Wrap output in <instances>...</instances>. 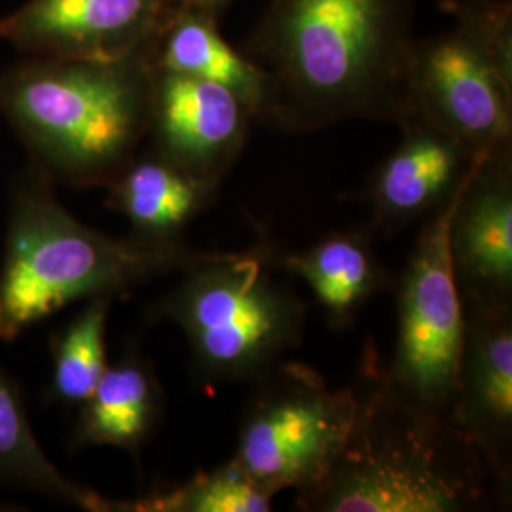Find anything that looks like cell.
<instances>
[{
  "instance_id": "44dd1931",
  "label": "cell",
  "mask_w": 512,
  "mask_h": 512,
  "mask_svg": "<svg viewBox=\"0 0 512 512\" xmlns=\"http://www.w3.org/2000/svg\"><path fill=\"white\" fill-rule=\"evenodd\" d=\"M440 8L454 27L488 55L501 73L512 78L511 0H442Z\"/></svg>"
},
{
  "instance_id": "8992f818",
  "label": "cell",
  "mask_w": 512,
  "mask_h": 512,
  "mask_svg": "<svg viewBox=\"0 0 512 512\" xmlns=\"http://www.w3.org/2000/svg\"><path fill=\"white\" fill-rule=\"evenodd\" d=\"M232 459L260 488L302 492L329 471L353 425V387L330 389L311 366L283 359L253 384Z\"/></svg>"
},
{
  "instance_id": "d6986e66",
  "label": "cell",
  "mask_w": 512,
  "mask_h": 512,
  "mask_svg": "<svg viewBox=\"0 0 512 512\" xmlns=\"http://www.w3.org/2000/svg\"><path fill=\"white\" fill-rule=\"evenodd\" d=\"M274 495L243 473L234 459L183 484L137 499H114L112 512H270Z\"/></svg>"
},
{
  "instance_id": "2e32d148",
  "label": "cell",
  "mask_w": 512,
  "mask_h": 512,
  "mask_svg": "<svg viewBox=\"0 0 512 512\" xmlns=\"http://www.w3.org/2000/svg\"><path fill=\"white\" fill-rule=\"evenodd\" d=\"M156 71L184 74L236 93L262 122L268 103L266 76L220 33V19L175 4L150 42Z\"/></svg>"
},
{
  "instance_id": "52a82bcc",
  "label": "cell",
  "mask_w": 512,
  "mask_h": 512,
  "mask_svg": "<svg viewBox=\"0 0 512 512\" xmlns=\"http://www.w3.org/2000/svg\"><path fill=\"white\" fill-rule=\"evenodd\" d=\"M458 194L423 220L395 283L397 342L393 359L385 363V376L404 401L446 420L456 399L465 329L463 300L448 255V226Z\"/></svg>"
},
{
  "instance_id": "277c9868",
  "label": "cell",
  "mask_w": 512,
  "mask_h": 512,
  "mask_svg": "<svg viewBox=\"0 0 512 512\" xmlns=\"http://www.w3.org/2000/svg\"><path fill=\"white\" fill-rule=\"evenodd\" d=\"M203 251L112 238L80 222L35 165L10 186L0 266V340L14 342L73 302L116 298L165 275L181 274Z\"/></svg>"
},
{
  "instance_id": "5bb4252c",
  "label": "cell",
  "mask_w": 512,
  "mask_h": 512,
  "mask_svg": "<svg viewBox=\"0 0 512 512\" xmlns=\"http://www.w3.org/2000/svg\"><path fill=\"white\" fill-rule=\"evenodd\" d=\"M107 188L110 209L128 220L133 238L177 245L184 243L186 228L215 203L220 183L198 177L150 148L137 154Z\"/></svg>"
},
{
  "instance_id": "30bf717a",
  "label": "cell",
  "mask_w": 512,
  "mask_h": 512,
  "mask_svg": "<svg viewBox=\"0 0 512 512\" xmlns=\"http://www.w3.org/2000/svg\"><path fill=\"white\" fill-rule=\"evenodd\" d=\"M253 122L249 107L219 84L156 71L147 139L154 152L186 171L222 183Z\"/></svg>"
},
{
  "instance_id": "7c38bea8",
  "label": "cell",
  "mask_w": 512,
  "mask_h": 512,
  "mask_svg": "<svg viewBox=\"0 0 512 512\" xmlns=\"http://www.w3.org/2000/svg\"><path fill=\"white\" fill-rule=\"evenodd\" d=\"M448 255L465 304L512 308V147L480 156L461 186Z\"/></svg>"
},
{
  "instance_id": "ba28073f",
  "label": "cell",
  "mask_w": 512,
  "mask_h": 512,
  "mask_svg": "<svg viewBox=\"0 0 512 512\" xmlns=\"http://www.w3.org/2000/svg\"><path fill=\"white\" fill-rule=\"evenodd\" d=\"M412 105L476 154L512 147V78L458 27L418 40Z\"/></svg>"
},
{
  "instance_id": "e0dca14e",
  "label": "cell",
  "mask_w": 512,
  "mask_h": 512,
  "mask_svg": "<svg viewBox=\"0 0 512 512\" xmlns=\"http://www.w3.org/2000/svg\"><path fill=\"white\" fill-rule=\"evenodd\" d=\"M164 412V391L147 359L129 349L107 366L92 395L80 404L71 446H114L135 458Z\"/></svg>"
},
{
  "instance_id": "3957f363",
  "label": "cell",
  "mask_w": 512,
  "mask_h": 512,
  "mask_svg": "<svg viewBox=\"0 0 512 512\" xmlns=\"http://www.w3.org/2000/svg\"><path fill=\"white\" fill-rule=\"evenodd\" d=\"M150 46L120 59L21 55L0 71V116L55 186L107 188L147 141Z\"/></svg>"
},
{
  "instance_id": "ffe728a7",
  "label": "cell",
  "mask_w": 512,
  "mask_h": 512,
  "mask_svg": "<svg viewBox=\"0 0 512 512\" xmlns=\"http://www.w3.org/2000/svg\"><path fill=\"white\" fill-rule=\"evenodd\" d=\"M112 298H92L61 330L52 348V397L63 404L84 403L105 374L107 321Z\"/></svg>"
},
{
  "instance_id": "7a4b0ae2",
  "label": "cell",
  "mask_w": 512,
  "mask_h": 512,
  "mask_svg": "<svg viewBox=\"0 0 512 512\" xmlns=\"http://www.w3.org/2000/svg\"><path fill=\"white\" fill-rule=\"evenodd\" d=\"M357 410L329 471L296 492L304 512H475L511 505L473 442L404 401L368 340L353 380Z\"/></svg>"
},
{
  "instance_id": "7402d4cb",
  "label": "cell",
  "mask_w": 512,
  "mask_h": 512,
  "mask_svg": "<svg viewBox=\"0 0 512 512\" xmlns=\"http://www.w3.org/2000/svg\"><path fill=\"white\" fill-rule=\"evenodd\" d=\"M232 2L234 0H175V4H179V6L202 10V12H207V14L219 19L224 18V14L228 12Z\"/></svg>"
},
{
  "instance_id": "9a60e30c",
  "label": "cell",
  "mask_w": 512,
  "mask_h": 512,
  "mask_svg": "<svg viewBox=\"0 0 512 512\" xmlns=\"http://www.w3.org/2000/svg\"><path fill=\"white\" fill-rule=\"evenodd\" d=\"M277 270L304 279L330 327L349 329L376 296L395 289V277L376 255L372 232H334L300 253L274 249Z\"/></svg>"
},
{
  "instance_id": "4fadbf2b",
  "label": "cell",
  "mask_w": 512,
  "mask_h": 512,
  "mask_svg": "<svg viewBox=\"0 0 512 512\" xmlns=\"http://www.w3.org/2000/svg\"><path fill=\"white\" fill-rule=\"evenodd\" d=\"M397 128L401 143L376 169L368 188L372 230L384 236H397L439 211L484 156L418 116Z\"/></svg>"
},
{
  "instance_id": "9c48e42d",
  "label": "cell",
  "mask_w": 512,
  "mask_h": 512,
  "mask_svg": "<svg viewBox=\"0 0 512 512\" xmlns=\"http://www.w3.org/2000/svg\"><path fill=\"white\" fill-rule=\"evenodd\" d=\"M175 0H25L0 14V42L19 55L120 59L143 52Z\"/></svg>"
},
{
  "instance_id": "ac0fdd59",
  "label": "cell",
  "mask_w": 512,
  "mask_h": 512,
  "mask_svg": "<svg viewBox=\"0 0 512 512\" xmlns=\"http://www.w3.org/2000/svg\"><path fill=\"white\" fill-rule=\"evenodd\" d=\"M0 484L88 512H112L103 497L63 475L40 446L19 387L0 366Z\"/></svg>"
},
{
  "instance_id": "5b68a950",
  "label": "cell",
  "mask_w": 512,
  "mask_h": 512,
  "mask_svg": "<svg viewBox=\"0 0 512 512\" xmlns=\"http://www.w3.org/2000/svg\"><path fill=\"white\" fill-rule=\"evenodd\" d=\"M274 241L260 234L241 253H203L152 308L183 330L196 382L253 384L298 348L308 306L279 281Z\"/></svg>"
},
{
  "instance_id": "6da1fadb",
  "label": "cell",
  "mask_w": 512,
  "mask_h": 512,
  "mask_svg": "<svg viewBox=\"0 0 512 512\" xmlns=\"http://www.w3.org/2000/svg\"><path fill=\"white\" fill-rule=\"evenodd\" d=\"M418 0H270L239 50L266 76L260 124L313 133L414 114Z\"/></svg>"
},
{
  "instance_id": "8fae6325",
  "label": "cell",
  "mask_w": 512,
  "mask_h": 512,
  "mask_svg": "<svg viewBox=\"0 0 512 512\" xmlns=\"http://www.w3.org/2000/svg\"><path fill=\"white\" fill-rule=\"evenodd\" d=\"M456 399L448 421L512 490V308L465 304Z\"/></svg>"
}]
</instances>
